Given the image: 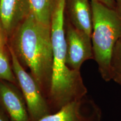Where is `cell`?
I'll return each instance as SVG.
<instances>
[{"label":"cell","mask_w":121,"mask_h":121,"mask_svg":"<svg viewBox=\"0 0 121 121\" xmlns=\"http://www.w3.org/2000/svg\"><path fill=\"white\" fill-rule=\"evenodd\" d=\"M66 62L72 69L80 71L86 60L94 58L91 37L69 23L66 31Z\"/></svg>","instance_id":"5b68a950"},{"label":"cell","mask_w":121,"mask_h":121,"mask_svg":"<svg viewBox=\"0 0 121 121\" xmlns=\"http://www.w3.org/2000/svg\"><path fill=\"white\" fill-rule=\"evenodd\" d=\"M0 80L14 85L17 82L12 66L4 52V47L0 48Z\"/></svg>","instance_id":"7c38bea8"},{"label":"cell","mask_w":121,"mask_h":121,"mask_svg":"<svg viewBox=\"0 0 121 121\" xmlns=\"http://www.w3.org/2000/svg\"><path fill=\"white\" fill-rule=\"evenodd\" d=\"M66 9L72 25L91 37L93 24L90 0H66Z\"/></svg>","instance_id":"9c48e42d"},{"label":"cell","mask_w":121,"mask_h":121,"mask_svg":"<svg viewBox=\"0 0 121 121\" xmlns=\"http://www.w3.org/2000/svg\"><path fill=\"white\" fill-rule=\"evenodd\" d=\"M3 110L0 109V121H10L8 114L5 110Z\"/></svg>","instance_id":"5bb4252c"},{"label":"cell","mask_w":121,"mask_h":121,"mask_svg":"<svg viewBox=\"0 0 121 121\" xmlns=\"http://www.w3.org/2000/svg\"><path fill=\"white\" fill-rule=\"evenodd\" d=\"M84 98L69 103L39 121H99V109L93 102L85 100Z\"/></svg>","instance_id":"8992f818"},{"label":"cell","mask_w":121,"mask_h":121,"mask_svg":"<svg viewBox=\"0 0 121 121\" xmlns=\"http://www.w3.org/2000/svg\"><path fill=\"white\" fill-rule=\"evenodd\" d=\"M30 13L40 22L51 26V19L57 0H28Z\"/></svg>","instance_id":"30bf717a"},{"label":"cell","mask_w":121,"mask_h":121,"mask_svg":"<svg viewBox=\"0 0 121 121\" xmlns=\"http://www.w3.org/2000/svg\"><path fill=\"white\" fill-rule=\"evenodd\" d=\"M8 48L11 56L12 68L26 103L30 120L39 121L52 113L51 108L32 75L25 71L23 65L9 45Z\"/></svg>","instance_id":"277c9868"},{"label":"cell","mask_w":121,"mask_h":121,"mask_svg":"<svg viewBox=\"0 0 121 121\" xmlns=\"http://www.w3.org/2000/svg\"><path fill=\"white\" fill-rule=\"evenodd\" d=\"M11 48L21 63L30 70L43 94H49L53 66L51 26L29 13L13 31Z\"/></svg>","instance_id":"6da1fadb"},{"label":"cell","mask_w":121,"mask_h":121,"mask_svg":"<svg viewBox=\"0 0 121 121\" xmlns=\"http://www.w3.org/2000/svg\"><path fill=\"white\" fill-rule=\"evenodd\" d=\"M29 13L28 0H0V21L7 37Z\"/></svg>","instance_id":"ba28073f"},{"label":"cell","mask_w":121,"mask_h":121,"mask_svg":"<svg viewBox=\"0 0 121 121\" xmlns=\"http://www.w3.org/2000/svg\"><path fill=\"white\" fill-rule=\"evenodd\" d=\"M13 85L0 80V103L10 121H30L24 97Z\"/></svg>","instance_id":"52a82bcc"},{"label":"cell","mask_w":121,"mask_h":121,"mask_svg":"<svg viewBox=\"0 0 121 121\" xmlns=\"http://www.w3.org/2000/svg\"><path fill=\"white\" fill-rule=\"evenodd\" d=\"M98 1L111 8L117 9L116 0H98Z\"/></svg>","instance_id":"4fadbf2b"},{"label":"cell","mask_w":121,"mask_h":121,"mask_svg":"<svg viewBox=\"0 0 121 121\" xmlns=\"http://www.w3.org/2000/svg\"><path fill=\"white\" fill-rule=\"evenodd\" d=\"M66 2L57 0L51 22L53 66L48 96L56 112L69 102L82 99L87 93L80 71L70 69L66 62Z\"/></svg>","instance_id":"7a4b0ae2"},{"label":"cell","mask_w":121,"mask_h":121,"mask_svg":"<svg viewBox=\"0 0 121 121\" xmlns=\"http://www.w3.org/2000/svg\"><path fill=\"white\" fill-rule=\"evenodd\" d=\"M90 3L94 58L102 78L108 82L111 80L110 62L113 49L121 39V12L98 0H90Z\"/></svg>","instance_id":"3957f363"},{"label":"cell","mask_w":121,"mask_h":121,"mask_svg":"<svg viewBox=\"0 0 121 121\" xmlns=\"http://www.w3.org/2000/svg\"><path fill=\"white\" fill-rule=\"evenodd\" d=\"M110 78L121 85V39L115 45L110 62Z\"/></svg>","instance_id":"8fae6325"},{"label":"cell","mask_w":121,"mask_h":121,"mask_svg":"<svg viewBox=\"0 0 121 121\" xmlns=\"http://www.w3.org/2000/svg\"><path fill=\"white\" fill-rule=\"evenodd\" d=\"M116 2L119 6V10L121 12V0H116Z\"/></svg>","instance_id":"9a60e30c"}]
</instances>
